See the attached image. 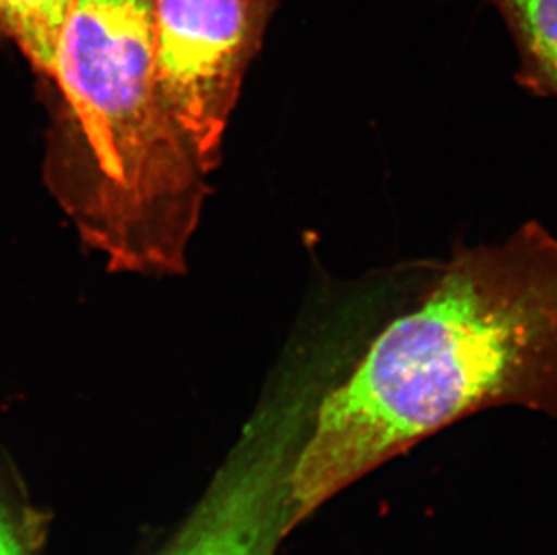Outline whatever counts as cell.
I'll return each mask as SVG.
<instances>
[{
	"instance_id": "277c9868",
	"label": "cell",
	"mask_w": 557,
	"mask_h": 555,
	"mask_svg": "<svg viewBox=\"0 0 557 555\" xmlns=\"http://www.w3.org/2000/svg\"><path fill=\"white\" fill-rule=\"evenodd\" d=\"M307 424L309 400L280 379L159 555H274L296 529L290 474Z\"/></svg>"
},
{
	"instance_id": "5b68a950",
	"label": "cell",
	"mask_w": 557,
	"mask_h": 555,
	"mask_svg": "<svg viewBox=\"0 0 557 555\" xmlns=\"http://www.w3.org/2000/svg\"><path fill=\"white\" fill-rule=\"evenodd\" d=\"M520 54L518 82L557 100V0H493Z\"/></svg>"
},
{
	"instance_id": "8992f818",
	"label": "cell",
	"mask_w": 557,
	"mask_h": 555,
	"mask_svg": "<svg viewBox=\"0 0 557 555\" xmlns=\"http://www.w3.org/2000/svg\"><path fill=\"white\" fill-rule=\"evenodd\" d=\"M74 0H0V40L11 42L51 78L60 37Z\"/></svg>"
},
{
	"instance_id": "7a4b0ae2",
	"label": "cell",
	"mask_w": 557,
	"mask_h": 555,
	"mask_svg": "<svg viewBox=\"0 0 557 555\" xmlns=\"http://www.w3.org/2000/svg\"><path fill=\"white\" fill-rule=\"evenodd\" d=\"M51 78L44 173L65 215L112 271L183 273L210 173L159 90L153 0H74Z\"/></svg>"
},
{
	"instance_id": "52a82bcc",
	"label": "cell",
	"mask_w": 557,
	"mask_h": 555,
	"mask_svg": "<svg viewBox=\"0 0 557 555\" xmlns=\"http://www.w3.org/2000/svg\"><path fill=\"white\" fill-rule=\"evenodd\" d=\"M0 555H27L2 491H0Z\"/></svg>"
},
{
	"instance_id": "3957f363",
	"label": "cell",
	"mask_w": 557,
	"mask_h": 555,
	"mask_svg": "<svg viewBox=\"0 0 557 555\" xmlns=\"http://www.w3.org/2000/svg\"><path fill=\"white\" fill-rule=\"evenodd\" d=\"M273 10L274 0H153L159 90L208 173Z\"/></svg>"
},
{
	"instance_id": "6da1fadb",
	"label": "cell",
	"mask_w": 557,
	"mask_h": 555,
	"mask_svg": "<svg viewBox=\"0 0 557 555\" xmlns=\"http://www.w3.org/2000/svg\"><path fill=\"white\" fill-rule=\"evenodd\" d=\"M343 362L287 370L309 395L290 474L295 525L369 472L491 408L557 417V238L527 222L373 276L321 318Z\"/></svg>"
}]
</instances>
